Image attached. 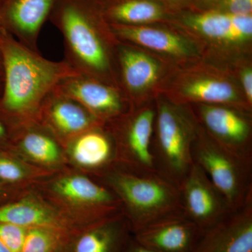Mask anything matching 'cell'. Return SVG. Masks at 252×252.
Masks as SVG:
<instances>
[{
    "instance_id": "6",
    "label": "cell",
    "mask_w": 252,
    "mask_h": 252,
    "mask_svg": "<svg viewBox=\"0 0 252 252\" xmlns=\"http://www.w3.org/2000/svg\"><path fill=\"white\" fill-rule=\"evenodd\" d=\"M180 190L184 215L202 231L233 212L223 194L195 163L181 184Z\"/></svg>"
},
{
    "instance_id": "21",
    "label": "cell",
    "mask_w": 252,
    "mask_h": 252,
    "mask_svg": "<svg viewBox=\"0 0 252 252\" xmlns=\"http://www.w3.org/2000/svg\"><path fill=\"white\" fill-rule=\"evenodd\" d=\"M0 222L23 227H54L72 231L71 226L50 207L32 199L0 207Z\"/></svg>"
},
{
    "instance_id": "30",
    "label": "cell",
    "mask_w": 252,
    "mask_h": 252,
    "mask_svg": "<svg viewBox=\"0 0 252 252\" xmlns=\"http://www.w3.org/2000/svg\"><path fill=\"white\" fill-rule=\"evenodd\" d=\"M1 86L0 87V94H1ZM6 135V127L3 123L0 121V140H3Z\"/></svg>"
},
{
    "instance_id": "9",
    "label": "cell",
    "mask_w": 252,
    "mask_h": 252,
    "mask_svg": "<svg viewBox=\"0 0 252 252\" xmlns=\"http://www.w3.org/2000/svg\"><path fill=\"white\" fill-rule=\"evenodd\" d=\"M132 236L123 212L94 222L67 235L59 252H124Z\"/></svg>"
},
{
    "instance_id": "36",
    "label": "cell",
    "mask_w": 252,
    "mask_h": 252,
    "mask_svg": "<svg viewBox=\"0 0 252 252\" xmlns=\"http://www.w3.org/2000/svg\"><path fill=\"white\" fill-rule=\"evenodd\" d=\"M97 1L99 3V4H102V3L105 2V1H109V0H97Z\"/></svg>"
},
{
    "instance_id": "5",
    "label": "cell",
    "mask_w": 252,
    "mask_h": 252,
    "mask_svg": "<svg viewBox=\"0 0 252 252\" xmlns=\"http://www.w3.org/2000/svg\"><path fill=\"white\" fill-rule=\"evenodd\" d=\"M192 158L223 194L232 211L252 200V162L223 148L200 129L192 147Z\"/></svg>"
},
{
    "instance_id": "4",
    "label": "cell",
    "mask_w": 252,
    "mask_h": 252,
    "mask_svg": "<svg viewBox=\"0 0 252 252\" xmlns=\"http://www.w3.org/2000/svg\"><path fill=\"white\" fill-rule=\"evenodd\" d=\"M198 129L184 111L165 102L158 106L152 144L156 170L179 187L193 166L192 147Z\"/></svg>"
},
{
    "instance_id": "29",
    "label": "cell",
    "mask_w": 252,
    "mask_h": 252,
    "mask_svg": "<svg viewBox=\"0 0 252 252\" xmlns=\"http://www.w3.org/2000/svg\"><path fill=\"white\" fill-rule=\"evenodd\" d=\"M124 252H158L155 250H151L148 248L143 246L141 244L137 243L133 238H130V241L127 243V246Z\"/></svg>"
},
{
    "instance_id": "13",
    "label": "cell",
    "mask_w": 252,
    "mask_h": 252,
    "mask_svg": "<svg viewBox=\"0 0 252 252\" xmlns=\"http://www.w3.org/2000/svg\"><path fill=\"white\" fill-rule=\"evenodd\" d=\"M193 252H252V199L204 232Z\"/></svg>"
},
{
    "instance_id": "19",
    "label": "cell",
    "mask_w": 252,
    "mask_h": 252,
    "mask_svg": "<svg viewBox=\"0 0 252 252\" xmlns=\"http://www.w3.org/2000/svg\"><path fill=\"white\" fill-rule=\"evenodd\" d=\"M101 126L86 131L72 139L70 154L78 165L94 170L110 166L117 161L115 144L106 132L99 130Z\"/></svg>"
},
{
    "instance_id": "18",
    "label": "cell",
    "mask_w": 252,
    "mask_h": 252,
    "mask_svg": "<svg viewBox=\"0 0 252 252\" xmlns=\"http://www.w3.org/2000/svg\"><path fill=\"white\" fill-rule=\"evenodd\" d=\"M99 4L109 24L144 26L170 17L167 6L158 0H109Z\"/></svg>"
},
{
    "instance_id": "20",
    "label": "cell",
    "mask_w": 252,
    "mask_h": 252,
    "mask_svg": "<svg viewBox=\"0 0 252 252\" xmlns=\"http://www.w3.org/2000/svg\"><path fill=\"white\" fill-rule=\"evenodd\" d=\"M118 59L124 86L130 92H142L157 81L160 66L150 56L127 46H119Z\"/></svg>"
},
{
    "instance_id": "2",
    "label": "cell",
    "mask_w": 252,
    "mask_h": 252,
    "mask_svg": "<svg viewBox=\"0 0 252 252\" xmlns=\"http://www.w3.org/2000/svg\"><path fill=\"white\" fill-rule=\"evenodd\" d=\"M49 20L62 34L64 61L80 75L100 81L109 74L111 61L103 37L112 32L97 0H57Z\"/></svg>"
},
{
    "instance_id": "15",
    "label": "cell",
    "mask_w": 252,
    "mask_h": 252,
    "mask_svg": "<svg viewBox=\"0 0 252 252\" xmlns=\"http://www.w3.org/2000/svg\"><path fill=\"white\" fill-rule=\"evenodd\" d=\"M54 189L64 200L87 207L99 220L122 212L120 201L110 189L85 176L63 177Z\"/></svg>"
},
{
    "instance_id": "24",
    "label": "cell",
    "mask_w": 252,
    "mask_h": 252,
    "mask_svg": "<svg viewBox=\"0 0 252 252\" xmlns=\"http://www.w3.org/2000/svg\"><path fill=\"white\" fill-rule=\"evenodd\" d=\"M71 232L54 227L28 228L21 252H59Z\"/></svg>"
},
{
    "instance_id": "11",
    "label": "cell",
    "mask_w": 252,
    "mask_h": 252,
    "mask_svg": "<svg viewBox=\"0 0 252 252\" xmlns=\"http://www.w3.org/2000/svg\"><path fill=\"white\" fill-rule=\"evenodd\" d=\"M38 123L58 137L67 140L102 124L77 101L56 89L41 104Z\"/></svg>"
},
{
    "instance_id": "12",
    "label": "cell",
    "mask_w": 252,
    "mask_h": 252,
    "mask_svg": "<svg viewBox=\"0 0 252 252\" xmlns=\"http://www.w3.org/2000/svg\"><path fill=\"white\" fill-rule=\"evenodd\" d=\"M57 0H7L0 9V27L23 45L38 51L37 40Z\"/></svg>"
},
{
    "instance_id": "22",
    "label": "cell",
    "mask_w": 252,
    "mask_h": 252,
    "mask_svg": "<svg viewBox=\"0 0 252 252\" xmlns=\"http://www.w3.org/2000/svg\"><path fill=\"white\" fill-rule=\"evenodd\" d=\"M187 98L205 104H230L238 102V95L228 81L216 79H199L190 81L182 90Z\"/></svg>"
},
{
    "instance_id": "17",
    "label": "cell",
    "mask_w": 252,
    "mask_h": 252,
    "mask_svg": "<svg viewBox=\"0 0 252 252\" xmlns=\"http://www.w3.org/2000/svg\"><path fill=\"white\" fill-rule=\"evenodd\" d=\"M118 39L131 41L144 47L175 56H193L195 47L184 36L167 30L146 26L109 24Z\"/></svg>"
},
{
    "instance_id": "16",
    "label": "cell",
    "mask_w": 252,
    "mask_h": 252,
    "mask_svg": "<svg viewBox=\"0 0 252 252\" xmlns=\"http://www.w3.org/2000/svg\"><path fill=\"white\" fill-rule=\"evenodd\" d=\"M180 22L210 39L243 42L252 36V15L236 16L215 9L181 14Z\"/></svg>"
},
{
    "instance_id": "35",
    "label": "cell",
    "mask_w": 252,
    "mask_h": 252,
    "mask_svg": "<svg viewBox=\"0 0 252 252\" xmlns=\"http://www.w3.org/2000/svg\"><path fill=\"white\" fill-rule=\"evenodd\" d=\"M7 1V0H0V9L2 7L3 5L5 4V2Z\"/></svg>"
},
{
    "instance_id": "10",
    "label": "cell",
    "mask_w": 252,
    "mask_h": 252,
    "mask_svg": "<svg viewBox=\"0 0 252 252\" xmlns=\"http://www.w3.org/2000/svg\"><path fill=\"white\" fill-rule=\"evenodd\" d=\"M56 89L77 101L101 122L115 120L124 114L122 95L115 87L102 81L79 74L64 79Z\"/></svg>"
},
{
    "instance_id": "31",
    "label": "cell",
    "mask_w": 252,
    "mask_h": 252,
    "mask_svg": "<svg viewBox=\"0 0 252 252\" xmlns=\"http://www.w3.org/2000/svg\"><path fill=\"white\" fill-rule=\"evenodd\" d=\"M158 1L161 2V0H158ZM164 1L169 3H174L175 4H181L182 3H185L186 1H190V0H164Z\"/></svg>"
},
{
    "instance_id": "25",
    "label": "cell",
    "mask_w": 252,
    "mask_h": 252,
    "mask_svg": "<svg viewBox=\"0 0 252 252\" xmlns=\"http://www.w3.org/2000/svg\"><path fill=\"white\" fill-rule=\"evenodd\" d=\"M31 175L30 169L13 158L0 154V180L9 183L22 182Z\"/></svg>"
},
{
    "instance_id": "8",
    "label": "cell",
    "mask_w": 252,
    "mask_h": 252,
    "mask_svg": "<svg viewBox=\"0 0 252 252\" xmlns=\"http://www.w3.org/2000/svg\"><path fill=\"white\" fill-rule=\"evenodd\" d=\"M198 117L203 130L217 143L244 160L252 162L251 125L240 112L220 104H203Z\"/></svg>"
},
{
    "instance_id": "14",
    "label": "cell",
    "mask_w": 252,
    "mask_h": 252,
    "mask_svg": "<svg viewBox=\"0 0 252 252\" xmlns=\"http://www.w3.org/2000/svg\"><path fill=\"white\" fill-rule=\"evenodd\" d=\"M204 232L185 215L158 221L132 233L137 243L158 252H193Z\"/></svg>"
},
{
    "instance_id": "3",
    "label": "cell",
    "mask_w": 252,
    "mask_h": 252,
    "mask_svg": "<svg viewBox=\"0 0 252 252\" xmlns=\"http://www.w3.org/2000/svg\"><path fill=\"white\" fill-rule=\"evenodd\" d=\"M132 233L166 219L184 215L180 187L158 172H136L116 165L105 175Z\"/></svg>"
},
{
    "instance_id": "28",
    "label": "cell",
    "mask_w": 252,
    "mask_h": 252,
    "mask_svg": "<svg viewBox=\"0 0 252 252\" xmlns=\"http://www.w3.org/2000/svg\"><path fill=\"white\" fill-rule=\"evenodd\" d=\"M242 84L245 90L246 97L249 103L252 102V70L251 68H248L242 72Z\"/></svg>"
},
{
    "instance_id": "23",
    "label": "cell",
    "mask_w": 252,
    "mask_h": 252,
    "mask_svg": "<svg viewBox=\"0 0 252 252\" xmlns=\"http://www.w3.org/2000/svg\"><path fill=\"white\" fill-rule=\"evenodd\" d=\"M35 124L23 127L19 147L34 161L45 165L57 163L61 149L57 142L44 131L35 129Z\"/></svg>"
},
{
    "instance_id": "34",
    "label": "cell",
    "mask_w": 252,
    "mask_h": 252,
    "mask_svg": "<svg viewBox=\"0 0 252 252\" xmlns=\"http://www.w3.org/2000/svg\"><path fill=\"white\" fill-rule=\"evenodd\" d=\"M2 64H1V56H0V79H2Z\"/></svg>"
},
{
    "instance_id": "33",
    "label": "cell",
    "mask_w": 252,
    "mask_h": 252,
    "mask_svg": "<svg viewBox=\"0 0 252 252\" xmlns=\"http://www.w3.org/2000/svg\"><path fill=\"white\" fill-rule=\"evenodd\" d=\"M196 1H200L203 3H207V4H215L220 1V0H196Z\"/></svg>"
},
{
    "instance_id": "1",
    "label": "cell",
    "mask_w": 252,
    "mask_h": 252,
    "mask_svg": "<svg viewBox=\"0 0 252 252\" xmlns=\"http://www.w3.org/2000/svg\"><path fill=\"white\" fill-rule=\"evenodd\" d=\"M0 56V109L23 127L37 124L41 104L61 81L79 75L64 60L55 62L45 59L1 27Z\"/></svg>"
},
{
    "instance_id": "27",
    "label": "cell",
    "mask_w": 252,
    "mask_h": 252,
    "mask_svg": "<svg viewBox=\"0 0 252 252\" xmlns=\"http://www.w3.org/2000/svg\"><path fill=\"white\" fill-rule=\"evenodd\" d=\"M210 9L218 10L236 16L252 15V0H220Z\"/></svg>"
},
{
    "instance_id": "32",
    "label": "cell",
    "mask_w": 252,
    "mask_h": 252,
    "mask_svg": "<svg viewBox=\"0 0 252 252\" xmlns=\"http://www.w3.org/2000/svg\"><path fill=\"white\" fill-rule=\"evenodd\" d=\"M0 252H12L6 245L0 242Z\"/></svg>"
},
{
    "instance_id": "26",
    "label": "cell",
    "mask_w": 252,
    "mask_h": 252,
    "mask_svg": "<svg viewBox=\"0 0 252 252\" xmlns=\"http://www.w3.org/2000/svg\"><path fill=\"white\" fill-rule=\"evenodd\" d=\"M27 228L0 222V242L12 252H21Z\"/></svg>"
},
{
    "instance_id": "7",
    "label": "cell",
    "mask_w": 252,
    "mask_h": 252,
    "mask_svg": "<svg viewBox=\"0 0 252 252\" xmlns=\"http://www.w3.org/2000/svg\"><path fill=\"white\" fill-rule=\"evenodd\" d=\"M156 114L153 109H143L117 127V165L136 172H157L152 151Z\"/></svg>"
}]
</instances>
